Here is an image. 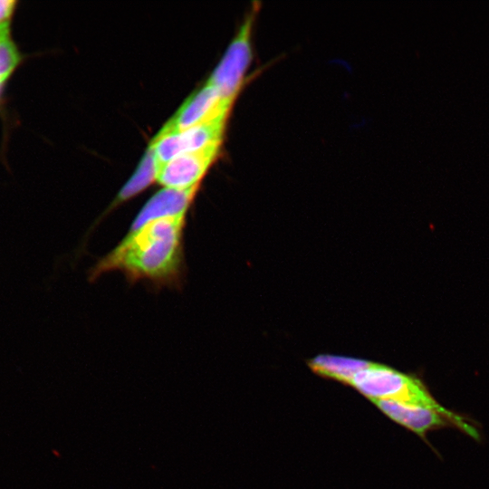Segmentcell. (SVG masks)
<instances>
[{"instance_id": "obj_1", "label": "cell", "mask_w": 489, "mask_h": 489, "mask_svg": "<svg viewBox=\"0 0 489 489\" xmlns=\"http://www.w3.org/2000/svg\"><path fill=\"white\" fill-rule=\"evenodd\" d=\"M185 216L149 221L126 236L90 270L89 281L119 271L129 283L179 288L185 278Z\"/></svg>"}, {"instance_id": "obj_2", "label": "cell", "mask_w": 489, "mask_h": 489, "mask_svg": "<svg viewBox=\"0 0 489 489\" xmlns=\"http://www.w3.org/2000/svg\"><path fill=\"white\" fill-rule=\"evenodd\" d=\"M349 385L370 401L393 400L435 410L462 423L470 422L439 404L418 378L385 364L366 360Z\"/></svg>"}, {"instance_id": "obj_3", "label": "cell", "mask_w": 489, "mask_h": 489, "mask_svg": "<svg viewBox=\"0 0 489 489\" xmlns=\"http://www.w3.org/2000/svg\"><path fill=\"white\" fill-rule=\"evenodd\" d=\"M254 15L255 13L253 11L247 16L208 79L207 83L215 87L224 100L234 101L250 64L252 59L251 32Z\"/></svg>"}, {"instance_id": "obj_4", "label": "cell", "mask_w": 489, "mask_h": 489, "mask_svg": "<svg viewBox=\"0 0 489 489\" xmlns=\"http://www.w3.org/2000/svg\"><path fill=\"white\" fill-rule=\"evenodd\" d=\"M226 118L223 115L181 131L158 133L149 146L158 166L181 154L221 142Z\"/></svg>"}, {"instance_id": "obj_5", "label": "cell", "mask_w": 489, "mask_h": 489, "mask_svg": "<svg viewBox=\"0 0 489 489\" xmlns=\"http://www.w3.org/2000/svg\"><path fill=\"white\" fill-rule=\"evenodd\" d=\"M388 417L426 439L428 431L454 427L469 436L479 440L480 434L471 423H462L437 411L426 408L379 399L371 401Z\"/></svg>"}, {"instance_id": "obj_6", "label": "cell", "mask_w": 489, "mask_h": 489, "mask_svg": "<svg viewBox=\"0 0 489 489\" xmlns=\"http://www.w3.org/2000/svg\"><path fill=\"white\" fill-rule=\"evenodd\" d=\"M221 142L181 154L158 168L157 181L164 187L187 189L198 187L215 159Z\"/></svg>"}, {"instance_id": "obj_7", "label": "cell", "mask_w": 489, "mask_h": 489, "mask_svg": "<svg viewBox=\"0 0 489 489\" xmlns=\"http://www.w3.org/2000/svg\"><path fill=\"white\" fill-rule=\"evenodd\" d=\"M232 103L224 100L218 91L206 82L182 104L158 133L181 131L219 116L228 115Z\"/></svg>"}, {"instance_id": "obj_8", "label": "cell", "mask_w": 489, "mask_h": 489, "mask_svg": "<svg viewBox=\"0 0 489 489\" xmlns=\"http://www.w3.org/2000/svg\"><path fill=\"white\" fill-rule=\"evenodd\" d=\"M198 187L187 189L164 187L153 195L142 206L129 232L135 231L149 221L187 215Z\"/></svg>"}, {"instance_id": "obj_9", "label": "cell", "mask_w": 489, "mask_h": 489, "mask_svg": "<svg viewBox=\"0 0 489 489\" xmlns=\"http://www.w3.org/2000/svg\"><path fill=\"white\" fill-rule=\"evenodd\" d=\"M366 360L320 354L308 361V366L316 375L341 384L349 385L352 377L362 369Z\"/></svg>"}, {"instance_id": "obj_10", "label": "cell", "mask_w": 489, "mask_h": 489, "mask_svg": "<svg viewBox=\"0 0 489 489\" xmlns=\"http://www.w3.org/2000/svg\"><path fill=\"white\" fill-rule=\"evenodd\" d=\"M158 168V166L153 150L149 147L132 177L122 187L121 190L107 208L106 212H104L101 218L120 204L139 195L150 186L152 182L156 181Z\"/></svg>"}, {"instance_id": "obj_11", "label": "cell", "mask_w": 489, "mask_h": 489, "mask_svg": "<svg viewBox=\"0 0 489 489\" xmlns=\"http://www.w3.org/2000/svg\"><path fill=\"white\" fill-rule=\"evenodd\" d=\"M20 54L10 38L9 23L0 25V78L6 80L17 66Z\"/></svg>"}, {"instance_id": "obj_12", "label": "cell", "mask_w": 489, "mask_h": 489, "mask_svg": "<svg viewBox=\"0 0 489 489\" xmlns=\"http://www.w3.org/2000/svg\"><path fill=\"white\" fill-rule=\"evenodd\" d=\"M15 4L14 0H0V25L9 23Z\"/></svg>"}, {"instance_id": "obj_13", "label": "cell", "mask_w": 489, "mask_h": 489, "mask_svg": "<svg viewBox=\"0 0 489 489\" xmlns=\"http://www.w3.org/2000/svg\"><path fill=\"white\" fill-rule=\"evenodd\" d=\"M5 81V80L0 78V95H1V93H2L3 85H4Z\"/></svg>"}]
</instances>
